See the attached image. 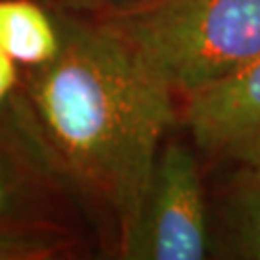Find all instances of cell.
I'll return each instance as SVG.
<instances>
[{
  "label": "cell",
  "instance_id": "7a4b0ae2",
  "mask_svg": "<svg viewBox=\"0 0 260 260\" xmlns=\"http://www.w3.org/2000/svg\"><path fill=\"white\" fill-rule=\"evenodd\" d=\"M104 21L183 96L260 58V0H120Z\"/></svg>",
  "mask_w": 260,
  "mask_h": 260
},
{
  "label": "cell",
  "instance_id": "6da1fadb",
  "mask_svg": "<svg viewBox=\"0 0 260 260\" xmlns=\"http://www.w3.org/2000/svg\"><path fill=\"white\" fill-rule=\"evenodd\" d=\"M56 19L62 47L31 68L19 99L66 185L110 216L121 243L174 121L176 93L106 21Z\"/></svg>",
  "mask_w": 260,
  "mask_h": 260
},
{
  "label": "cell",
  "instance_id": "3957f363",
  "mask_svg": "<svg viewBox=\"0 0 260 260\" xmlns=\"http://www.w3.org/2000/svg\"><path fill=\"white\" fill-rule=\"evenodd\" d=\"M62 187L66 181L14 96L0 108V260H47L68 251Z\"/></svg>",
  "mask_w": 260,
  "mask_h": 260
},
{
  "label": "cell",
  "instance_id": "8992f818",
  "mask_svg": "<svg viewBox=\"0 0 260 260\" xmlns=\"http://www.w3.org/2000/svg\"><path fill=\"white\" fill-rule=\"evenodd\" d=\"M0 47L18 64H47L62 47L58 19L33 0H0Z\"/></svg>",
  "mask_w": 260,
  "mask_h": 260
},
{
  "label": "cell",
  "instance_id": "52a82bcc",
  "mask_svg": "<svg viewBox=\"0 0 260 260\" xmlns=\"http://www.w3.org/2000/svg\"><path fill=\"white\" fill-rule=\"evenodd\" d=\"M245 179L233 189L228 205V228L233 251L260 260V170L245 168Z\"/></svg>",
  "mask_w": 260,
  "mask_h": 260
},
{
  "label": "cell",
  "instance_id": "277c9868",
  "mask_svg": "<svg viewBox=\"0 0 260 260\" xmlns=\"http://www.w3.org/2000/svg\"><path fill=\"white\" fill-rule=\"evenodd\" d=\"M129 260H201L208 222L195 154L172 143L156 158L139 216L120 243Z\"/></svg>",
  "mask_w": 260,
  "mask_h": 260
},
{
  "label": "cell",
  "instance_id": "ba28073f",
  "mask_svg": "<svg viewBox=\"0 0 260 260\" xmlns=\"http://www.w3.org/2000/svg\"><path fill=\"white\" fill-rule=\"evenodd\" d=\"M18 85V62L0 47V108H4L16 96Z\"/></svg>",
  "mask_w": 260,
  "mask_h": 260
},
{
  "label": "cell",
  "instance_id": "5b68a950",
  "mask_svg": "<svg viewBox=\"0 0 260 260\" xmlns=\"http://www.w3.org/2000/svg\"><path fill=\"white\" fill-rule=\"evenodd\" d=\"M185 101V121L199 149L260 170V58Z\"/></svg>",
  "mask_w": 260,
  "mask_h": 260
}]
</instances>
